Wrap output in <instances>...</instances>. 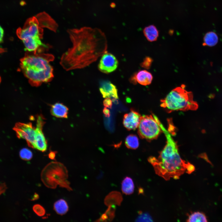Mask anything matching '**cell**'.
Segmentation results:
<instances>
[{
    "instance_id": "obj_11",
    "label": "cell",
    "mask_w": 222,
    "mask_h": 222,
    "mask_svg": "<svg viewBox=\"0 0 222 222\" xmlns=\"http://www.w3.org/2000/svg\"><path fill=\"white\" fill-rule=\"evenodd\" d=\"M141 116L138 112L131 109L129 113L124 115L123 121L124 126L128 130H135L138 126Z\"/></svg>"
},
{
    "instance_id": "obj_3",
    "label": "cell",
    "mask_w": 222,
    "mask_h": 222,
    "mask_svg": "<svg viewBox=\"0 0 222 222\" xmlns=\"http://www.w3.org/2000/svg\"><path fill=\"white\" fill-rule=\"evenodd\" d=\"M54 58L50 54L31 52L20 60L22 71L32 86L38 87L52 80L53 69L50 63Z\"/></svg>"
},
{
    "instance_id": "obj_28",
    "label": "cell",
    "mask_w": 222,
    "mask_h": 222,
    "mask_svg": "<svg viewBox=\"0 0 222 222\" xmlns=\"http://www.w3.org/2000/svg\"><path fill=\"white\" fill-rule=\"evenodd\" d=\"M4 35V31L2 27L0 25V43L3 41Z\"/></svg>"
},
{
    "instance_id": "obj_16",
    "label": "cell",
    "mask_w": 222,
    "mask_h": 222,
    "mask_svg": "<svg viewBox=\"0 0 222 222\" xmlns=\"http://www.w3.org/2000/svg\"><path fill=\"white\" fill-rule=\"evenodd\" d=\"M134 184L132 179L128 177H125L121 183L122 192L127 195H130L134 192Z\"/></svg>"
},
{
    "instance_id": "obj_1",
    "label": "cell",
    "mask_w": 222,
    "mask_h": 222,
    "mask_svg": "<svg viewBox=\"0 0 222 222\" xmlns=\"http://www.w3.org/2000/svg\"><path fill=\"white\" fill-rule=\"evenodd\" d=\"M67 32L72 46L62 54L60 61L66 71L84 68L106 51V37L98 28L83 27Z\"/></svg>"
},
{
    "instance_id": "obj_8",
    "label": "cell",
    "mask_w": 222,
    "mask_h": 222,
    "mask_svg": "<svg viewBox=\"0 0 222 222\" xmlns=\"http://www.w3.org/2000/svg\"><path fill=\"white\" fill-rule=\"evenodd\" d=\"M13 129L16 132L18 138L25 139L29 147L34 148L35 128L31 123H17Z\"/></svg>"
},
{
    "instance_id": "obj_19",
    "label": "cell",
    "mask_w": 222,
    "mask_h": 222,
    "mask_svg": "<svg viewBox=\"0 0 222 222\" xmlns=\"http://www.w3.org/2000/svg\"><path fill=\"white\" fill-rule=\"evenodd\" d=\"M125 144L126 147L128 149H136L138 147L139 145L138 138L135 135L130 134L125 139Z\"/></svg>"
},
{
    "instance_id": "obj_27",
    "label": "cell",
    "mask_w": 222,
    "mask_h": 222,
    "mask_svg": "<svg viewBox=\"0 0 222 222\" xmlns=\"http://www.w3.org/2000/svg\"><path fill=\"white\" fill-rule=\"evenodd\" d=\"M103 112L105 115L107 117H109L110 116V112L109 109L106 107H105L103 110Z\"/></svg>"
},
{
    "instance_id": "obj_22",
    "label": "cell",
    "mask_w": 222,
    "mask_h": 222,
    "mask_svg": "<svg viewBox=\"0 0 222 222\" xmlns=\"http://www.w3.org/2000/svg\"><path fill=\"white\" fill-rule=\"evenodd\" d=\"M32 209L35 213L39 216H43L45 214L46 211L44 208L40 204L34 205Z\"/></svg>"
},
{
    "instance_id": "obj_24",
    "label": "cell",
    "mask_w": 222,
    "mask_h": 222,
    "mask_svg": "<svg viewBox=\"0 0 222 222\" xmlns=\"http://www.w3.org/2000/svg\"><path fill=\"white\" fill-rule=\"evenodd\" d=\"M137 221H152L151 217L146 213L140 214L137 219Z\"/></svg>"
},
{
    "instance_id": "obj_31",
    "label": "cell",
    "mask_w": 222,
    "mask_h": 222,
    "mask_svg": "<svg viewBox=\"0 0 222 222\" xmlns=\"http://www.w3.org/2000/svg\"><path fill=\"white\" fill-rule=\"evenodd\" d=\"M1 77H0V83L1 82Z\"/></svg>"
},
{
    "instance_id": "obj_15",
    "label": "cell",
    "mask_w": 222,
    "mask_h": 222,
    "mask_svg": "<svg viewBox=\"0 0 222 222\" xmlns=\"http://www.w3.org/2000/svg\"><path fill=\"white\" fill-rule=\"evenodd\" d=\"M143 32L146 38L149 42L156 41L158 37V31L156 27L153 25L145 27L143 29Z\"/></svg>"
},
{
    "instance_id": "obj_9",
    "label": "cell",
    "mask_w": 222,
    "mask_h": 222,
    "mask_svg": "<svg viewBox=\"0 0 222 222\" xmlns=\"http://www.w3.org/2000/svg\"><path fill=\"white\" fill-rule=\"evenodd\" d=\"M44 120V118L42 115H38L35 128L34 148L42 152L46 151L47 147V140L42 130L43 126L45 123Z\"/></svg>"
},
{
    "instance_id": "obj_6",
    "label": "cell",
    "mask_w": 222,
    "mask_h": 222,
    "mask_svg": "<svg viewBox=\"0 0 222 222\" xmlns=\"http://www.w3.org/2000/svg\"><path fill=\"white\" fill-rule=\"evenodd\" d=\"M68 175V171L62 163L52 162L43 170L41 179L44 184L48 188L54 189L58 185L71 191L69 182L67 180Z\"/></svg>"
},
{
    "instance_id": "obj_10",
    "label": "cell",
    "mask_w": 222,
    "mask_h": 222,
    "mask_svg": "<svg viewBox=\"0 0 222 222\" xmlns=\"http://www.w3.org/2000/svg\"><path fill=\"white\" fill-rule=\"evenodd\" d=\"M118 64V61L115 56L106 51L101 55L98 68L101 72L108 74L114 71Z\"/></svg>"
},
{
    "instance_id": "obj_13",
    "label": "cell",
    "mask_w": 222,
    "mask_h": 222,
    "mask_svg": "<svg viewBox=\"0 0 222 222\" xmlns=\"http://www.w3.org/2000/svg\"><path fill=\"white\" fill-rule=\"evenodd\" d=\"M68 111V108L60 103H56L51 105V113L52 116L60 118H67Z\"/></svg>"
},
{
    "instance_id": "obj_18",
    "label": "cell",
    "mask_w": 222,
    "mask_h": 222,
    "mask_svg": "<svg viewBox=\"0 0 222 222\" xmlns=\"http://www.w3.org/2000/svg\"><path fill=\"white\" fill-rule=\"evenodd\" d=\"M204 41L203 45L212 47L217 44L218 41V37L215 33L209 32L207 33L205 35L204 38Z\"/></svg>"
},
{
    "instance_id": "obj_21",
    "label": "cell",
    "mask_w": 222,
    "mask_h": 222,
    "mask_svg": "<svg viewBox=\"0 0 222 222\" xmlns=\"http://www.w3.org/2000/svg\"><path fill=\"white\" fill-rule=\"evenodd\" d=\"M19 155L22 159L29 161L32 158L33 154L32 152L30 150L27 148H23L20 151Z\"/></svg>"
},
{
    "instance_id": "obj_7",
    "label": "cell",
    "mask_w": 222,
    "mask_h": 222,
    "mask_svg": "<svg viewBox=\"0 0 222 222\" xmlns=\"http://www.w3.org/2000/svg\"><path fill=\"white\" fill-rule=\"evenodd\" d=\"M138 128L139 137L148 141L156 139L162 131L154 114L141 116Z\"/></svg>"
},
{
    "instance_id": "obj_30",
    "label": "cell",
    "mask_w": 222,
    "mask_h": 222,
    "mask_svg": "<svg viewBox=\"0 0 222 222\" xmlns=\"http://www.w3.org/2000/svg\"><path fill=\"white\" fill-rule=\"evenodd\" d=\"M39 198V195L36 193H35L34 195H33V197L32 198L31 200H35L38 199Z\"/></svg>"
},
{
    "instance_id": "obj_5",
    "label": "cell",
    "mask_w": 222,
    "mask_h": 222,
    "mask_svg": "<svg viewBox=\"0 0 222 222\" xmlns=\"http://www.w3.org/2000/svg\"><path fill=\"white\" fill-rule=\"evenodd\" d=\"M58 27L56 23L48 14L41 12L28 19L23 27L18 30L17 34L21 40L26 38L42 39L43 28L56 32Z\"/></svg>"
},
{
    "instance_id": "obj_12",
    "label": "cell",
    "mask_w": 222,
    "mask_h": 222,
    "mask_svg": "<svg viewBox=\"0 0 222 222\" xmlns=\"http://www.w3.org/2000/svg\"><path fill=\"white\" fill-rule=\"evenodd\" d=\"M99 90L103 98H111L114 100L118 99L116 86L109 80H101L100 83Z\"/></svg>"
},
{
    "instance_id": "obj_26",
    "label": "cell",
    "mask_w": 222,
    "mask_h": 222,
    "mask_svg": "<svg viewBox=\"0 0 222 222\" xmlns=\"http://www.w3.org/2000/svg\"><path fill=\"white\" fill-rule=\"evenodd\" d=\"M56 152L51 151L48 154V156L49 158L53 160H56L55 157Z\"/></svg>"
},
{
    "instance_id": "obj_4",
    "label": "cell",
    "mask_w": 222,
    "mask_h": 222,
    "mask_svg": "<svg viewBox=\"0 0 222 222\" xmlns=\"http://www.w3.org/2000/svg\"><path fill=\"white\" fill-rule=\"evenodd\" d=\"M185 87L183 84L172 89L165 98L161 100V106L169 113L197 109L198 105L193 100L192 92L187 91Z\"/></svg>"
},
{
    "instance_id": "obj_25",
    "label": "cell",
    "mask_w": 222,
    "mask_h": 222,
    "mask_svg": "<svg viewBox=\"0 0 222 222\" xmlns=\"http://www.w3.org/2000/svg\"><path fill=\"white\" fill-rule=\"evenodd\" d=\"M103 105L105 107L111 109L112 106V101L109 98H105L103 101Z\"/></svg>"
},
{
    "instance_id": "obj_20",
    "label": "cell",
    "mask_w": 222,
    "mask_h": 222,
    "mask_svg": "<svg viewBox=\"0 0 222 222\" xmlns=\"http://www.w3.org/2000/svg\"><path fill=\"white\" fill-rule=\"evenodd\" d=\"M187 221L191 222H207V217L203 213L196 212L188 215Z\"/></svg>"
},
{
    "instance_id": "obj_29",
    "label": "cell",
    "mask_w": 222,
    "mask_h": 222,
    "mask_svg": "<svg viewBox=\"0 0 222 222\" xmlns=\"http://www.w3.org/2000/svg\"><path fill=\"white\" fill-rule=\"evenodd\" d=\"M200 157L205 159V160L207 161L208 162H210L207 157V156L205 153L201 154L200 155Z\"/></svg>"
},
{
    "instance_id": "obj_14",
    "label": "cell",
    "mask_w": 222,
    "mask_h": 222,
    "mask_svg": "<svg viewBox=\"0 0 222 222\" xmlns=\"http://www.w3.org/2000/svg\"><path fill=\"white\" fill-rule=\"evenodd\" d=\"M136 80L142 85L146 86L150 84L153 80L151 74L146 70H142L135 74Z\"/></svg>"
},
{
    "instance_id": "obj_23",
    "label": "cell",
    "mask_w": 222,
    "mask_h": 222,
    "mask_svg": "<svg viewBox=\"0 0 222 222\" xmlns=\"http://www.w3.org/2000/svg\"><path fill=\"white\" fill-rule=\"evenodd\" d=\"M153 61V59L150 57L146 56L143 59V61L141 63V67L146 69H149Z\"/></svg>"
},
{
    "instance_id": "obj_2",
    "label": "cell",
    "mask_w": 222,
    "mask_h": 222,
    "mask_svg": "<svg viewBox=\"0 0 222 222\" xmlns=\"http://www.w3.org/2000/svg\"><path fill=\"white\" fill-rule=\"evenodd\" d=\"M158 122L166 137V143L157 158H148L156 174L166 180L178 179L185 172L191 174L195 170V166L181 158L177 143L171 134L159 120Z\"/></svg>"
},
{
    "instance_id": "obj_17",
    "label": "cell",
    "mask_w": 222,
    "mask_h": 222,
    "mask_svg": "<svg viewBox=\"0 0 222 222\" xmlns=\"http://www.w3.org/2000/svg\"><path fill=\"white\" fill-rule=\"evenodd\" d=\"M53 207L56 213L61 215L65 214L68 210V206L67 202L62 199L56 201L54 204Z\"/></svg>"
}]
</instances>
